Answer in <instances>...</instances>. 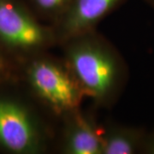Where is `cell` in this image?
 <instances>
[{"label":"cell","instance_id":"cell-5","mask_svg":"<svg viewBox=\"0 0 154 154\" xmlns=\"http://www.w3.org/2000/svg\"><path fill=\"white\" fill-rule=\"evenodd\" d=\"M54 147L61 154H102V125L82 107L62 116Z\"/></svg>","mask_w":154,"mask_h":154},{"label":"cell","instance_id":"cell-1","mask_svg":"<svg viewBox=\"0 0 154 154\" xmlns=\"http://www.w3.org/2000/svg\"><path fill=\"white\" fill-rule=\"evenodd\" d=\"M58 47L86 99L96 108H112L129 77L127 62L119 50L98 30L73 37Z\"/></svg>","mask_w":154,"mask_h":154},{"label":"cell","instance_id":"cell-9","mask_svg":"<svg viewBox=\"0 0 154 154\" xmlns=\"http://www.w3.org/2000/svg\"><path fill=\"white\" fill-rule=\"evenodd\" d=\"M21 63L0 50V85L20 83Z\"/></svg>","mask_w":154,"mask_h":154},{"label":"cell","instance_id":"cell-3","mask_svg":"<svg viewBox=\"0 0 154 154\" xmlns=\"http://www.w3.org/2000/svg\"><path fill=\"white\" fill-rule=\"evenodd\" d=\"M20 84L42 110L57 120L81 108L86 99L63 57L50 51L22 62Z\"/></svg>","mask_w":154,"mask_h":154},{"label":"cell","instance_id":"cell-11","mask_svg":"<svg viewBox=\"0 0 154 154\" xmlns=\"http://www.w3.org/2000/svg\"><path fill=\"white\" fill-rule=\"evenodd\" d=\"M151 8H152L154 10V0H144Z\"/></svg>","mask_w":154,"mask_h":154},{"label":"cell","instance_id":"cell-6","mask_svg":"<svg viewBox=\"0 0 154 154\" xmlns=\"http://www.w3.org/2000/svg\"><path fill=\"white\" fill-rule=\"evenodd\" d=\"M128 0H71L59 19L51 27L59 46L69 38L97 30L105 17Z\"/></svg>","mask_w":154,"mask_h":154},{"label":"cell","instance_id":"cell-7","mask_svg":"<svg viewBox=\"0 0 154 154\" xmlns=\"http://www.w3.org/2000/svg\"><path fill=\"white\" fill-rule=\"evenodd\" d=\"M146 135L143 128L108 122L102 125V154L144 153Z\"/></svg>","mask_w":154,"mask_h":154},{"label":"cell","instance_id":"cell-4","mask_svg":"<svg viewBox=\"0 0 154 154\" xmlns=\"http://www.w3.org/2000/svg\"><path fill=\"white\" fill-rule=\"evenodd\" d=\"M57 46L52 28L41 22L25 0H0V50L23 61Z\"/></svg>","mask_w":154,"mask_h":154},{"label":"cell","instance_id":"cell-10","mask_svg":"<svg viewBox=\"0 0 154 154\" xmlns=\"http://www.w3.org/2000/svg\"><path fill=\"white\" fill-rule=\"evenodd\" d=\"M144 154H154V129L151 132H147Z\"/></svg>","mask_w":154,"mask_h":154},{"label":"cell","instance_id":"cell-2","mask_svg":"<svg viewBox=\"0 0 154 154\" xmlns=\"http://www.w3.org/2000/svg\"><path fill=\"white\" fill-rule=\"evenodd\" d=\"M45 115L20 83L0 85V152L45 154L51 151L56 129Z\"/></svg>","mask_w":154,"mask_h":154},{"label":"cell","instance_id":"cell-8","mask_svg":"<svg viewBox=\"0 0 154 154\" xmlns=\"http://www.w3.org/2000/svg\"><path fill=\"white\" fill-rule=\"evenodd\" d=\"M38 18L51 26L65 11L71 0H25Z\"/></svg>","mask_w":154,"mask_h":154}]
</instances>
